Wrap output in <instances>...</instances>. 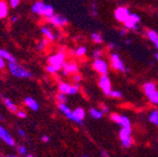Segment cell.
<instances>
[{"mask_svg": "<svg viewBox=\"0 0 158 157\" xmlns=\"http://www.w3.org/2000/svg\"><path fill=\"white\" fill-rule=\"evenodd\" d=\"M46 45H47V41H46V40H44V41H42L41 43H38V49H39V50H43V49L45 48Z\"/></svg>", "mask_w": 158, "mask_h": 157, "instance_id": "obj_32", "label": "cell"}, {"mask_svg": "<svg viewBox=\"0 0 158 157\" xmlns=\"http://www.w3.org/2000/svg\"><path fill=\"white\" fill-rule=\"evenodd\" d=\"M154 44H155V47H156V49L158 50V41H156V42L154 43Z\"/></svg>", "mask_w": 158, "mask_h": 157, "instance_id": "obj_46", "label": "cell"}, {"mask_svg": "<svg viewBox=\"0 0 158 157\" xmlns=\"http://www.w3.org/2000/svg\"><path fill=\"white\" fill-rule=\"evenodd\" d=\"M45 7H46V5H45L44 2H42V1H38V2H36V3L32 6L31 10H32V12H34V13H36V14H41V15H43L44 12Z\"/></svg>", "mask_w": 158, "mask_h": 157, "instance_id": "obj_16", "label": "cell"}, {"mask_svg": "<svg viewBox=\"0 0 158 157\" xmlns=\"http://www.w3.org/2000/svg\"><path fill=\"white\" fill-rule=\"evenodd\" d=\"M73 114L75 115V117L77 118L78 120H80L82 121L84 118H85V111L83 108L81 107H77L74 111H73Z\"/></svg>", "mask_w": 158, "mask_h": 157, "instance_id": "obj_23", "label": "cell"}, {"mask_svg": "<svg viewBox=\"0 0 158 157\" xmlns=\"http://www.w3.org/2000/svg\"><path fill=\"white\" fill-rule=\"evenodd\" d=\"M0 138H1L6 144H8L10 146H14V144H15L14 139L11 137V135L2 126H0Z\"/></svg>", "mask_w": 158, "mask_h": 157, "instance_id": "obj_13", "label": "cell"}, {"mask_svg": "<svg viewBox=\"0 0 158 157\" xmlns=\"http://www.w3.org/2000/svg\"><path fill=\"white\" fill-rule=\"evenodd\" d=\"M47 19L51 24H53L56 27H63L68 24V19L60 14H53L51 17H49Z\"/></svg>", "mask_w": 158, "mask_h": 157, "instance_id": "obj_6", "label": "cell"}, {"mask_svg": "<svg viewBox=\"0 0 158 157\" xmlns=\"http://www.w3.org/2000/svg\"><path fill=\"white\" fill-rule=\"evenodd\" d=\"M125 33H126V30H122L121 35H122V36H123V35H125Z\"/></svg>", "mask_w": 158, "mask_h": 157, "instance_id": "obj_44", "label": "cell"}, {"mask_svg": "<svg viewBox=\"0 0 158 157\" xmlns=\"http://www.w3.org/2000/svg\"><path fill=\"white\" fill-rule=\"evenodd\" d=\"M61 68L63 69V74L67 75L68 73H74L77 72L78 68L75 63H67L63 62L61 65Z\"/></svg>", "mask_w": 158, "mask_h": 157, "instance_id": "obj_15", "label": "cell"}, {"mask_svg": "<svg viewBox=\"0 0 158 157\" xmlns=\"http://www.w3.org/2000/svg\"><path fill=\"white\" fill-rule=\"evenodd\" d=\"M17 132H18V134H19V135H21V136H26V133H25L24 130H22V129H18Z\"/></svg>", "mask_w": 158, "mask_h": 157, "instance_id": "obj_39", "label": "cell"}, {"mask_svg": "<svg viewBox=\"0 0 158 157\" xmlns=\"http://www.w3.org/2000/svg\"><path fill=\"white\" fill-rule=\"evenodd\" d=\"M91 7H92V14H93V16H96L97 15V7H96L94 2H92Z\"/></svg>", "mask_w": 158, "mask_h": 157, "instance_id": "obj_36", "label": "cell"}, {"mask_svg": "<svg viewBox=\"0 0 158 157\" xmlns=\"http://www.w3.org/2000/svg\"><path fill=\"white\" fill-rule=\"evenodd\" d=\"M120 139L122 141V145L124 148H128L132 145V137H131V130L126 128H122L120 131Z\"/></svg>", "mask_w": 158, "mask_h": 157, "instance_id": "obj_3", "label": "cell"}, {"mask_svg": "<svg viewBox=\"0 0 158 157\" xmlns=\"http://www.w3.org/2000/svg\"><path fill=\"white\" fill-rule=\"evenodd\" d=\"M17 19H18V18H17V17H15V16H14V17H12V18H11V22H12V23L16 22V21H17Z\"/></svg>", "mask_w": 158, "mask_h": 157, "instance_id": "obj_43", "label": "cell"}, {"mask_svg": "<svg viewBox=\"0 0 158 157\" xmlns=\"http://www.w3.org/2000/svg\"><path fill=\"white\" fill-rule=\"evenodd\" d=\"M58 108L60 109L64 114H65V116L68 118V119H70L71 121H73V122H76V123H82V121H80V120H78L77 118L75 117V115L73 114V112L64 104V103H59L58 104Z\"/></svg>", "mask_w": 158, "mask_h": 157, "instance_id": "obj_5", "label": "cell"}, {"mask_svg": "<svg viewBox=\"0 0 158 157\" xmlns=\"http://www.w3.org/2000/svg\"><path fill=\"white\" fill-rule=\"evenodd\" d=\"M3 118H2V116H1V114H0V120H2Z\"/></svg>", "mask_w": 158, "mask_h": 157, "instance_id": "obj_49", "label": "cell"}, {"mask_svg": "<svg viewBox=\"0 0 158 157\" xmlns=\"http://www.w3.org/2000/svg\"><path fill=\"white\" fill-rule=\"evenodd\" d=\"M61 66L59 65H52V64H49L47 67H46V71L50 73H55L56 72H58L59 70H60Z\"/></svg>", "mask_w": 158, "mask_h": 157, "instance_id": "obj_26", "label": "cell"}, {"mask_svg": "<svg viewBox=\"0 0 158 157\" xmlns=\"http://www.w3.org/2000/svg\"><path fill=\"white\" fill-rule=\"evenodd\" d=\"M115 46V43H110L109 44V48H113Z\"/></svg>", "mask_w": 158, "mask_h": 157, "instance_id": "obj_47", "label": "cell"}, {"mask_svg": "<svg viewBox=\"0 0 158 157\" xmlns=\"http://www.w3.org/2000/svg\"><path fill=\"white\" fill-rule=\"evenodd\" d=\"M58 89L60 92H63L65 94H75L79 89V86L78 85L72 86L67 83H59Z\"/></svg>", "mask_w": 158, "mask_h": 157, "instance_id": "obj_9", "label": "cell"}, {"mask_svg": "<svg viewBox=\"0 0 158 157\" xmlns=\"http://www.w3.org/2000/svg\"><path fill=\"white\" fill-rule=\"evenodd\" d=\"M147 36L149 40L152 43H155L156 41H158V34L153 30H149L147 33Z\"/></svg>", "mask_w": 158, "mask_h": 157, "instance_id": "obj_25", "label": "cell"}, {"mask_svg": "<svg viewBox=\"0 0 158 157\" xmlns=\"http://www.w3.org/2000/svg\"><path fill=\"white\" fill-rule=\"evenodd\" d=\"M9 13L8 5L5 1H0V18H6Z\"/></svg>", "mask_w": 158, "mask_h": 157, "instance_id": "obj_18", "label": "cell"}, {"mask_svg": "<svg viewBox=\"0 0 158 157\" xmlns=\"http://www.w3.org/2000/svg\"><path fill=\"white\" fill-rule=\"evenodd\" d=\"M91 39L93 40L94 43H101L103 42V38L100 34H98V33H92L91 34Z\"/></svg>", "mask_w": 158, "mask_h": 157, "instance_id": "obj_28", "label": "cell"}, {"mask_svg": "<svg viewBox=\"0 0 158 157\" xmlns=\"http://www.w3.org/2000/svg\"><path fill=\"white\" fill-rule=\"evenodd\" d=\"M109 96H111L113 98H121V97H123V93L118 90H111L109 93Z\"/></svg>", "mask_w": 158, "mask_h": 157, "instance_id": "obj_30", "label": "cell"}, {"mask_svg": "<svg viewBox=\"0 0 158 157\" xmlns=\"http://www.w3.org/2000/svg\"><path fill=\"white\" fill-rule=\"evenodd\" d=\"M20 3V0H10V5L11 8H16Z\"/></svg>", "mask_w": 158, "mask_h": 157, "instance_id": "obj_34", "label": "cell"}, {"mask_svg": "<svg viewBox=\"0 0 158 157\" xmlns=\"http://www.w3.org/2000/svg\"><path fill=\"white\" fill-rule=\"evenodd\" d=\"M149 120L154 125H158V111L157 110H154V111H152L151 113V116L149 118Z\"/></svg>", "mask_w": 158, "mask_h": 157, "instance_id": "obj_24", "label": "cell"}, {"mask_svg": "<svg viewBox=\"0 0 158 157\" xmlns=\"http://www.w3.org/2000/svg\"><path fill=\"white\" fill-rule=\"evenodd\" d=\"M25 104L27 105V107H29V108H30L31 110H33V111H38V110H39V105H38V103L33 99V98H30V97L26 98Z\"/></svg>", "mask_w": 158, "mask_h": 157, "instance_id": "obj_17", "label": "cell"}, {"mask_svg": "<svg viewBox=\"0 0 158 157\" xmlns=\"http://www.w3.org/2000/svg\"><path fill=\"white\" fill-rule=\"evenodd\" d=\"M129 15H130L129 10L124 7H120L115 10V17L120 22H124Z\"/></svg>", "mask_w": 158, "mask_h": 157, "instance_id": "obj_11", "label": "cell"}, {"mask_svg": "<svg viewBox=\"0 0 158 157\" xmlns=\"http://www.w3.org/2000/svg\"><path fill=\"white\" fill-rule=\"evenodd\" d=\"M57 100L60 102V103H65L67 101V97H66V94L63 93V92H60L58 95H57Z\"/></svg>", "mask_w": 158, "mask_h": 157, "instance_id": "obj_31", "label": "cell"}, {"mask_svg": "<svg viewBox=\"0 0 158 157\" xmlns=\"http://www.w3.org/2000/svg\"><path fill=\"white\" fill-rule=\"evenodd\" d=\"M4 103H5L6 106L8 107V109H10L11 112H13V113L17 112V107H16V105H15L10 99H8V98H4Z\"/></svg>", "mask_w": 158, "mask_h": 157, "instance_id": "obj_22", "label": "cell"}, {"mask_svg": "<svg viewBox=\"0 0 158 157\" xmlns=\"http://www.w3.org/2000/svg\"><path fill=\"white\" fill-rule=\"evenodd\" d=\"M42 33L48 39V40H50V41L55 40V36H54L53 32H52L48 27H42Z\"/></svg>", "mask_w": 158, "mask_h": 157, "instance_id": "obj_21", "label": "cell"}, {"mask_svg": "<svg viewBox=\"0 0 158 157\" xmlns=\"http://www.w3.org/2000/svg\"><path fill=\"white\" fill-rule=\"evenodd\" d=\"M42 140L44 141V142H49V140H50V138H49V136H47V135H44L43 137H42Z\"/></svg>", "mask_w": 158, "mask_h": 157, "instance_id": "obj_41", "label": "cell"}, {"mask_svg": "<svg viewBox=\"0 0 158 157\" xmlns=\"http://www.w3.org/2000/svg\"><path fill=\"white\" fill-rule=\"evenodd\" d=\"M89 115L93 118V119L99 120V119H101V118L103 117L104 112H103V111H100V110H98V109H96V108H91V109L89 110Z\"/></svg>", "mask_w": 158, "mask_h": 157, "instance_id": "obj_20", "label": "cell"}, {"mask_svg": "<svg viewBox=\"0 0 158 157\" xmlns=\"http://www.w3.org/2000/svg\"><path fill=\"white\" fill-rule=\"evenodd\" d=\"M5 67V61H4V58H2L0 56V70H2Z\"/></svg>", "mask_w": 158, "mask_h": 157, "instance_id": "obj_38", "label": "cell"}, {"mask_svg": "<svg viewBox=\"0 0 158 157\" xmlns=\"http://www.w3.org/2000/svg\"><path fill=\"white\" fill-rule=\"evenodd\" d=\"M102 111H103L104 113H105V112H107V111H108L107 106H103V110H102Z\"/></svg>", "mask_w": 158, "mask_h": 157, "instance_id": "obj_42", "label": "cell"}, {"mask_svg": "<svg viewBox=\"0 0 158 157\" xmlns=\"http://www.w3.org/2000/svg\"><path fill=\"white\" fill-rule=\"evenodd\" d=\"M9 69L12 75L19 78H29L32 75L30 72H28L27 70L24 69L21 66H19L16 62H10Z\"/></svg>", "mask_w": 158, "mask_h": 157, "instance_id": "obj_1", "label": "cell"}, {"mask_svg": "<svg viewBox=\"0 0 158 157\" xmlns=\"http://www.w3.org/2000/svg\"><path fill=\"white\" fill-rule=\"evenodd\" d=\"M16 114L19 118H21V119H25V118H27V113L25 111H17Z\"/></svg>", "mask_w": 158, "mask_h": 157, "instance_id": "obj_35", "label": "cell"}, {"mask_svg": "<svg viewBox=\"0 0 158 157\" xmlns=\"http://www.w3.org/2000/svg\"><path fill=\"white\" fill-rule=\"evenodd\" d=\"M131 43V41L130 40H128V41H126V43Z\"/></svg>", "mask_w": 158, "mask_h": 157, "instance_id": "obj_48", "label": "cell"}, {"mask_svg": "<svg viewBox=\"0 0 158 157\" xmlns=\"http://www.w3.org/2000/svg\"><path fill=\"white\" fill-rule=\"evenodd\" d=\"M144 91L152 104L158 105V91L156 90L153 83H146L144 85Z\"/></svg>", "mask_w": 158, "mask_h": 157, "instance_id": "obj_2", "label": "cell"}, {"mask_svg": "<svg viewBox=\"0 0 158 157\" xmlns=\"http://www.w3.org/2000/svg\"><path fill=\"white\" fill-rule=\"evenodd\" d=\"M64 61H65V55L63 53H57V54L50 56L49 60H48L49 64L59 65V66H61Z\"/></svg>", "mask_w": 158, "mask_h": 157, "instance_id": "obj_14", "label": "cell"}, {"mask_svg": "<svg viewBox=\"0 0 158 157\" xmlns=\"http://www.w3.org/2000/svg\"><path fill=\"white\" fill-rule=\"evenodd\" d=\"M99 86H100V88L102 89L104 93L106 95H109L110 91L112 90L111 89V82L109 80V78L106 76V74H103V76L100 78V80H99Z\"/></svg>", "mask_w": 158, "mask_h": 157, "instance_id": "obj_8", "label": "cell"}, {"mask_svg": "<svg viewBox=\"0 0 158 157\" xmlns=\"http://www.w3.org/2000/svg\"><path fill=\"white\" fill-rule=\"evenodd\" d=\"M0 56H1L2 58H4V60H7L8 61L10 62H16V60L12 56V55H10L8 51L6 50H2L0 49Z\"/></svg>", "mask_w": 158, "mask_h": 157, "instance_id": "obj_19", "label": "cell"}, {"mask_svg": "<svg viewBox=\"0 0 158 157\" xmlns=\"http://www.w3.org/2000/svg\"><path fill=\"white\" fill-rule=\"evenodd\" d=\"M154 57H155V60H158V53L154 54Z\"/></svg>", "mask_w": 158, "mask_h": 157, "instance_id": "obj_45", "label": "cell"}, {"mask_svg": "<svg viewBox=\"0 0 158 157\" xmlns=\"http://www.w3.org/2000/svg\"><path fill=\"white\" fill-rule=\"evenodd\" d=\"M111 120L115 122H117L118 124H120L122 126V128H126V129H130L131 130V122L130 120L125 116H122V115H118V114H112L111 115Z\"/></svg>", "mask_w": 158, "mask_h": 157, "instance_id": "obj_4", "label": "cell"}, {"mask_svg": "<svg viewBox=\"0 0 158 157\" xmlns=\"http://www.w3.org/2000/svg\"><path fill=\"white\" fill-rule=\"evenodd\" d=\"M53 14H54V9H53V7L50 6V5H46L45 10H44V12L43 15L45 16L46 18H49V17H51Z\"/></svg>", "mask_w": 158, "mask_h": 157, "instance_id": "obj_27", "label": "cell"}, {"mask_svg": "<svg viewBox=\"0 0 158 157\" xmlns=\"http://www.w3.org/2000/svg\"><path fill=\"white\" fill-rule=\"evenodd\" d=\"M18 152H19V153H21V154H27V148H26L25 146H20V147L18 148Z\"/></svg>", "mask_w": 158, "mask_h": 157, "instance_id": "obj_33", "label": "cell"}, {"mask_svg": "<svg viewBox=\"0 0 158 157\" xmlns=\"http://www.w3.org/2000/svg\"><path fill=\"white\" fill-rule=\"evenodd\" d=\"M111 62H112V67H114L116 70L121 71L123 72H126L125 66H124L123 60H121V57L118 56V55H117V54L111 55Z\"/></svg>", "mask_w": 158, "mask_h": 157, "instance_id": "obj_10", "label": "cell"}, {"mask_svg": "<svg viewBox=\"0 0 158 157\" xmlns=\"http://www.w3.org/2000/svg\"><path fill=\"white\" fill-rule=\"evenodd\" d=\"M86 52H87V48H86L85 46H81V47H78V48L76 49L75 54H76V56H84V55L86 54Z\"/></svg>", "mask_w": 158, "mask_h": 157, "instance_id": "obj_29", "label": "cell"}, {"mask_svg": "<svg viewBox=\"0 0 158 157\" xmlns=\"http://www.w3.org/2000/svg\"><path fill=\"white\" fill-rule=\"evenodd\" d=\"M82 79L81 78V76L80 75H78V74H76V75H74V77H73V80L75 81V82H79Z\"/></svg>", "mask_w": 158, "mask_h": 157, "instance_id": "obj_40", "label": "cell"}, {"mask_svg": "<svg viewBox=\"0 0 158 157\" xmlns=\"http://www.w3.org/2000/svg\"><path fill=\"white\" fill-rule=\"evenodd\" d=\"M139 21H140L139 16H138L137 14L133 13V14H130L128 16V18L124 21V26L128 29H135L137 24L139 23Z\"/></svg>", "mask_w": 158, "mask_h": 157, "instance_id": "obj_7", "label": "cell"}, {"mask_svg": "<svg viewBox=\"0 0 158 157\" xmlns=\"http://www.w3.org/2000/svg\"><path fill=\"white\" fill-rule=\"evenodd\" d=\"M101 54H102V52H101L100 50H96V51L93 53V56H94L95 58H99V57H100V56H101Z\"/></svg>", "mask_w": 158, "mask_h": 157, "instance_id": "obj_37", "label": "cell"}, {"mask_svg": "<svg viewBox=\"0 0 158 157\" xmlns=\"http://www.w3.org/2000/svg\"><path fill=\"white\" fill-rule=\"evenodd\" d=\"M94 69L101 74H106L107 71H108V67L106 62H105L103 60H100V58H96V60L94 61L93 64Z\"/></svg>", "mask_w": 158, "mask_h": 157, "instance_id": "obj_12", "label": "cell"}]
</instances>
